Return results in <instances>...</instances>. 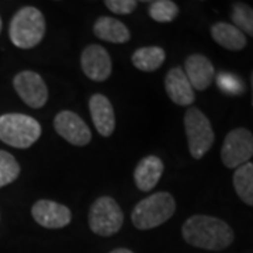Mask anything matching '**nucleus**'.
<instances>
[{"mask_svg":"<svg viewBox=\"0 0 253 253\" xmlns=\"http://www.w3.org/2000/svg\"><path fill=\"white\" fill-rule=\"evenodd\" d=\"M165 90L169 99L177 106H191L196 101L194 89L191 87L186 73L180 66H174L166 73Z\"/></svg>","mask_w":253,"mask_h":253,"instance_id":"13","label":"nucleus"},{"mask_svg":"<svg viewBox=\"0 0 253 253\" xmlns=\"http://www.w3.org/2000/svg\"><path fill=\"white\" fill-rule=\"evenodd\" d=\"M179 6L172 0H155L149 4V17L156 23H170L179 16Z\"/></svg>","mask_w":253,"mask_h":253,"instance_id":"20","label":"nucleus"},{"mask_svg":"<svg viewBox=\"0 0 253 253\" xmlns=\"http://www.w3.org/2000/svg\"><path fill=\"white\" fill-rule=\"evenodd\" d=\"M183 239L206 251H222L234 242V231L225 221L210 215H193L181 226Z\"/></svg>","mask_w":253,"mask_h":253,"instance_id":"1","label":"nucleus"},{"mask_svg":"<svg viewBox=\"0 0 253 253\" xmlns=\"http://www.w3.org/2000/svg\"><path fill=\"white\" fill-rule=\"evenodd\" d=\"M54 128L58 135L75 146H86L91 141L89 126L71 110H63L55 116Z\"/></svg>","mask_w":253,"mask_h":253,"instance_id":"9","label":"nucleus"},{"mask_svg":"<svg viewBox=\"0 0 253 253\" xmlns=\"http://www.w3.org/2000/svg\"><path fill=\"white\" fill-rule=\"evenodd\" d=\"M45 31V17L34 6L21 7L10 21V41L20 49H31L38 45L44 40Z\"/></svg>","mask_w":253,"mask_h":253,"instance_id":"2","label":"nucleus"},{"mask_svg":"<svg viewBox=\"0 0 253 253\" xmlns=\"http://www.w3.org/2000/svg\"><path fill=\"white\" fill-rule=\"evenodd\" d=\"M41 132V124L30 116L20 113L0 116V141L9 146L27 149L40 139Z\"/></svg>","mask_w":253,"mask_h":253,"instance_id":"4","label":"nucleus"},{"mask_svg":"<svg viewBox=\"0 0 253 253\" xmlns=\"http://www.w3.org/2000/svg\"><path fill=\"white\" fill-rule=\"evenodd\" d=\"M184 73L190 84L196 90H206L211 86L215 78V69L212 62L206 55H189L184 61Z\"/></svg>","mask_w":253,"mask_h":253,"instance_id":"12","label":"nucleus"},{"mask_svg":"<svg viewBox=\"0 0 253 253\" xmlns=\"http://www.w3.org/2000/svg\"><path fill=\"white\" fill-rule=\"evenodd\" d=\"M166 59V52L161 46H142L138 48L131 56V62L141 72H155Z\"/></svg>","mask_w":253,"mask_h":253,"instance_id":"18","label":"nucleus"},{"mask_svg":"<svg viewBox=\"0 0 253 253\" xmlns=\"http://www.w3.org/2000/svg\"><path fill=\"white\" fill-rule=\"evenodd\" d=\"M110 253H134V252H132V251H129V249H126V248H117V249L111 251Z\"/></svg>","mask_w":253,"mask_h":253,"instance_id":"25","label":"nucleus"},{"mask_svg":"<svg viewBox=\"0 0 253 253\" xmlns=\"http://www.w3.org/2000/svg\"><path fill=\"white\" fill-rule=\"evenodd\" d=\"M176 212V201L170 193L159 191L141 200L132 210L131 221L139 231H149L169 221Z\"/></svg>","mask_w":253,"mask_h":253,"instance_id":"3","label":"nucleus"},{"mask_svg":"<svg viewBox=\"0 0 253 253\" xmlns=\"http://www.w3.org/2000/svg\"><path fill=\"white\" fill-rule=\"evenodd\" d=\"M218 86L228 94H239L245 90L244 82H241L234 75L222 73L217 78Z\"/></svg>","mask_w":253,"mask_h":253,"instance_id":"23","label":"nucleus"},{"mask_svg":"<svg viewBox=\"0 0 253 253\" xmlns=\"http://www.w3.org/2000/svg\"><path fill=\"white\" fill-rule=\"evenodd\" d=\"M81 66L83 73L93 82L107 81L113 72L111 56L99 44H90L82 51Z\"/></svg>","mask_w":253,"mask_h":253,"instance_id":"11","label":"nucleus"},{"mask_svg":"<svg viewBox=\"0 0 253 253\" xmlns=\"http://www.w3.org/2000/svg\"><path fill=\"white\" fill-rule=\"evenodd\" d=\"M212 40L228 51H241L246 46V37L234 24L219 21L211 27Z\"/></svg>","mask_w":253,"mask_h":253,"instance_id":"17","label":"nucleus"},{"mask_svg":"<svg viewBox=\"0 0 253 253\" xmlns=\"http://www.w3.org/2000/svg\"><path fill=\"white\" fill-rule=\"evenodd\" d=\"M251 83H252V104H253V72H252V76H251Z\"/></svg>","mask_w":253,"mask_h":253,"instance_id":"26","label":"nucleus"},{"mask_svg":"<svg viewBox=\"0 0 253 253\" xmlns=\"http://www.w3.org/2000/svg\"><path fill=\"white\" fill-rule=\"evenodd\" d=\"M18 97L31 109H42L48 101V86L40 73L33 71L18 72L13 79Z\"/></svg>","mask_w":253,"mask_h":253,"instance_id":"8","label":"nucleus"},{"mask_svg":"<svg viewBox=\"0 0 253 253\" xmlns=\"http://www.w3.org/2000/svg\"><path fill=\"white\" fill-rule=\"evenodd\" d=\"M0 33H1V18H0Z\"/></svg>","mask_w":253,"mask_h":253,"instance_id":"27","label":"nucleus"},{"mask_svg":"<svg viewBox=\"0 0 253 253\" xmlns=\"http://www.w3.org/2000/svg\"><path fill=\"white\" fill-rule=\"evenodd\" d=\"M93 33L100 40L113 44H124L131 38V33L126 24L118 18L109 16H103L96 20L93 26Z\"/></svg>","mask_w":253,"mask_h":253,"instance_id":"16","label":"nucleus"},{"mask_svg":"<svg viewBox=\"0 0 253 253\" xmlns=\"http://www.w3.org/2000/svg\"><path fill=\"white\" fill-rule=\"evenodd\" d=\"M231 18L234 21V26L239 31L253 37V7L236 1L231 9Z\"/></svg>","mask_w":253,"mask_h":253,"instance_id":"21","label":"nucleus"},{"mask_svg":"<svg viewBox=\"0 0 253 253\" xmlns=\"http://www.w3.org/2000/svg\"><path fill=\"white\" fill-rule=\"evenodd\" d=\"M31 215L38 225L46 229H61L71 224V208L52 200H38L31 207Z\"/></svg>","mask_w":253,"mask_h":253,"instance_id":"10","label":"nucleus"},{"mask_svg":"<svg viewBox=\"0 0 253 253\" xmlns=\"http://www.w3.org/2000/svg\"><path fill=\"white\" fill-rule=\"evenodd\" d=\"M20 172H21V168L18 165L17 159L10 152L0 149V189L17 180Z\"/></svg>","mask_w":253,"mask_h":253,"instance_id":"22","label":"nucleus"},{"mask_svg":"<svg viewBox=\"0 0 253 253\" xmlns=\"http://www.w3.org/2000/svg\"><path fill=\"white\" fill-rule=\"evenodd\" d=\"M89 110L91 120L100 135L107 138L116 129V114L113 104L104 94L96 93L89 99Z\"/></svg>","mask_w":253,"mask_h":253,"instance_id":"14","label":"nucleus"},{"mask_svg":"<svg viewBox=\"0 0 253 253\" xmlns=\"http://www.w3.org/2000/svg\"><path fill=\"white\" fill-rule=\"evenodd\" d=\"M253 156V134L246 128H235L226 134L221 148V159L228 169H236Z\"/></svg>","mask_w":253,"mask_h":253,"instance_id":"7","label":"nucleus"},{"mask_svg":"<svg viewBox=\"0 0 253 253\" xmlns=\"http://www.w3.org/2000/svg\"><path fill=\"white\" fill-rule=\"evenodd\" d=\"M104 4L116 14H131L138 7V1L135 0H106Z\"/></svg>","mask_w":253,"mask_h":253,"instance_id":"24","label":"nucleus"},{"mask_svg":"<svg viewBox=\"0 0 253 253\" xmlns=\"http://www.w3.org/2000/svg\"><path fill=\"white\" fill-rule=\"evenodd\" d=\"M87 222L93 234L107 238L121 229L124 224V212L113 197L103 196L93 203L89 210Z\"/></svg>","mask_w":253,"mask_h":253,"instance_id":"6","label":"nucleus"},{"mask_svg":"<svg viewBox=\"0 0 253 253\" xmlns=\"http://www.w3.org/2000/svg\"><path fill=\"white\" fill-rule=\"evenodd\" d=\"M234 187L238 197L245 204L253 207V163L248 162L236 168L234 173Z\"/></svg>","mask_w":253,"mask_h":253,"instance_id":"19","label":"nucleus"},{"mask_svg":"<svg viewBox=\"0 0 253 253\" xmlns=\"http://www.w3.org/2000/svg\"><path fill=\"white\" fill-rule=\"evenodd\" d=\"M163 174L162 159L156 155L142 158L134 169V181L138 190L149 193L156 187Z\"/></svg>","mask_w":253,"mask_h":253,"instance_id":"15","label":"nucleus"},{"mask_svg":"<svg viewBox=\"0 0 253 253\" xmlns=\"http://www.w3.org/2000/svg\"><path fill=\"white\" fill-rule=\"evenodd\" d=\"M184 129L190 155L199 161L211 149L215 141L212 126L201 110L190 107L184 114Z\"/></svg>","mask_w":253,"mask_h":253,"instance_id":"5","label":"nucleus"}]
</instances>
